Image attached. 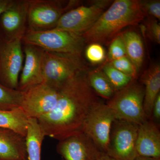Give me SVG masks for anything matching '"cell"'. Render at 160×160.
Returning a JSON list of instances; mask_svg holds the SVG:
<instances>
[{
	"label": "cell",
	"mask_w": 160,
	"mask_h": 160,
	"mask_svg": "<svg viewBox=\"0 0 160 160\" xmlns=\"http://www.w3.org/2000/svg\"><path fill=\"white\" fill-rule=\"evenodd\" d=\"M88 71L80 55L44 50L42 65L43 83L59 90L70 79Z\"/></svg>",
	"instance_id": "cell-3"
},
{
	"label": "cell",
	"mask_w": 160,
	"mask_h": 160,
	"mask_svg": "<svg viewBox=\"0 0 160 160\" xmlns=\"http://www.w3.org/2000/svg\"><path fill=\"white\" fill-rule=\"evenodd\" d=\"M148 29L151 38L158 44L160 43V26L156 20H151L148 23Z\"/></svg>",
	"instance_id": "cell-28"
},
{
	"label": "cell",
	"mask_w": 160,
	"mask_h": 160,
	"mask_svg": "<svg viewBox=\"0 0 160 160\" xmlns=\"http://www.w3.org/2000/svg\"><path fill=\"white\" fill-rule=\"evenodd\" d=\"M108 63L115 69L130 76L132 78L135 79L136 77L138 72L133 64L127 56L110 61Z\"/></svg>",
	"instance_id": "cell-24"
},
{
	"label": "cell",
	"mask_w": 160,
	"mask_h": 160,
	"mask_svg": "<svg viewBox=\"0 0 160 160\" xmlns=\"http://www.w3.org/2000/svg\"><path fill=\"white\" fill-rule=\"evenodd\" d=\"M87 72H81L65 83L58 90L54 109L38 120L45 136L59 141L82 132L87 116L99 101L89 86Z\"/></svg>",
	"instance_id": "cell-1"
},
{
	"label": "cell",
	"mask_w": 160,
	"mask_h": 160,
	"mask_svg": "<svg viewBox=\"0 0 160 160\" xmlns=\"http://www.w3.org/2000/svg\"><path fill=\"white\" fill-rule=\"evenodd\" d=\"M15 0H0V15L10 8Z\"/></svg>",
	"instance_id": "cell-30"
},
{
	"label": "cell",
	"mask_w": 160,
	"mask_h": 160,
	"mask_svg": "<svg viewBox=\"0 0 160 160\" xmlns=\"http://www.w3.org/2000/svg\"><path fill=\"white\" fill-rule=\"evenodd\" d=\"M120 34L125 45L126 56L133 64L138 72L144 60V46L142 39L139 35L133 31H126Z\"/></svg>",
	"instance_id": "cell-19"
},
{
	"label": "cell",
	"mask_w": 160,
	"mask_h": 160,
	"mask_svg": "<svg viewBox=\"0 0 160 160\" xmlns=\"http://www.w3.org/2000/svg\"><path fill=\"white\" fill-rule=\"evenodd\" d=\"M87 79L89 86L96 93L107 99H110L116 90L102 70L88 71Z\"/></svg>",
	"instance_id": "cell-21"
},
{
	"label": "cell",
	"mask_w": 160,
	"mask_h": 160,
	"mask_svg": "<svg viewBox=\"0 0 160 160\" xmlns=\"http://www.w3.org/2000/svg\"><path fill=\"white\" fill-rule=\"evenodd\" d=\"M24 92L10 89L0 83V110L20 108Z\"/></svg>",
	"instance_id": "cell-22"
},
{
	"label": "cell",
	"mask_w": 160,
	"mask_h": 160,
	"mask_svg": "<svg viewBox=\"0 0 160 160\" xmlns=\"http://www.w3.org/2000/svg\"><path fill=\"white\" fill-rule=\"evenodd\" d=\"M29 119L20 108L0 110V128L11 129L26 137Z\"/></svg>",
	"instance_id": "cell-20"
},
{
	"label": "cell",
	"mask_w": 160,
	"mask_h": 160,
	"mask_svg": "<svg viewBox=\"0 0 160 160\" xmlns=\"http://www.w3.org/2000/svg\"><path fill=\"white\" fill-rule=\"evenodd\" d=\"M144 86L135 79L116 92L106 105L113 112L116 119L140 125L148 120L143 108Z\"/></svg>",
	"instance_id": "cell-4"
},
{
	"label": "cell",
	"mask_w": 160,
	"mask_h": 160,
	"mask_svg": "<svg viewBox=\"0 0 160 160\" xmlns=\"http://www.w3.org/2000/svg\"><path fill=\"white\" fill-rule=\"evenodd\" d=\"M143 9L146 14L148 13L158 19H160V1H142Z\"/></svg>",
	"instance_id": "cell-27"
},
{
	"label": "cell",
	"mask_w": 160,
	"mask_h": 160,
	"mask_svg": "<svg viewBox=\"0 0 160 160\" xmlns=\"http://www.w3.org/2000/svg\"><path fill=\"white\" fill-rule=\"evenodd\" d=\"M117 91L127 86L134 79L111 66L109 63L104 65L102 70Z\"/></svg>",
	"instance_id": "cell-23"
},
{
	"label": "cell",
	"mask_w": 160,
	"mask_h": 160,
	"mask_svg": "<svg viewBox=\"0 0 160 160\" xmlns=\"http://www.w3.org/2000/svg\"><path fill=\"white\" fill-rule=\"evenodd\" d=\"M22 41L23 43L37 46L45 51L80 55L86 44L82 36L56 29L27 30Z\"/></svg>",
	"instance_id": "cell-5"
},
{
	"label": "cell",
	"mask_w": 160,
	"mask_h": 160,
	"mask_svg": "<svg viewBox=\"0 0 160 160\" xmlns=\"http://www.w3.org/2000/svg\"><path fill=\"white\" fill-rule=\"evenodd\" d=\"M146 14L142 1L116 0L82 36L86 43L110 44L123 29L138 25Z\"/></svg>",
	"instance_id": "cell-2"
},
{
	"label": "cell",
	"mask_w": 160,
	"mask_h": 160,
	"mask_svg": "<svg viewBox=\"0 0 160 160\" xmlns=\"http://www.w3.org/2000/svg\"><path fill=\"white\" fill-rule=\"evenodd\" d=\"M29 0H15L12 6L0 15V38L6 40L21 39L28 29Z\"/></svg>",
	"instance_id": "cell-12"
},
{
	"label": "cell",
	"mask_w": 160,
	"mask_h": 160,
	"mask_svg": "<svg viewBox=\"0 0 160 160\" xmlns=\"http://www.w3.org/2000/svg\"><path fill=\"white\" fill-rule=\"evenodd\" d=\"M136 150L138 156L160 159V131L151 120L139 125Z\"/></svg>",
	"instance_id": "cell-15"
},
{
	"label": "cell",
	"mask_w": 160,
	"mask_h": 160,
	"mask_svg": "<svg viewBox=\"0 0 160 160\" xmlns=\"http://www.w3.org/2000/svg\"><path fill=\"white\" fill-rule=\"evenodd\" d=\"M62 160H63V159H62Z\"/></svg>",
	"instance_id": "cell-33"
},
{
	"label": "cell",
	"mask_w": 160,
	"mask_h": 160,
	"mask_svg": "<svg viewBox=\"0 0 160 160\" xmlns=\"http://www.w3.org/2000/svg\"><path fill=\"white\" fill-rule=\"evenodd\" d=\"M59 91L42 83L24 92L20 108L29 118L38 119L56 106Z\"/></svg>",
	"instance_id": "cell-11"
},
{
	"label": "cell",
	"mask_w": 160,
	"mask_h": 160,
	"mask_svg": "<svg viewBox=\"0 0 160 160\" xmlns=\"http://www.w3.org/2000/svg\"><path fill=\"white\" fill-rule=\"evenodd\" d=\"M59 0H29L27 30L45 31L54 29L67 11L77 7L78 2Z\"/></svg>",
	"instance_id": "cell-6"
},
{
	"label": "cell",
	"mask_w": 160,
	"mask_h": 160,
	"mask_svg": "<svg viewBox=\"0 0 160 160\" xmlns=\"http://www.w3.org/2000/svg\"><path fill=\"white\" fill-rule=\"evenodd\" d=\"M97 160H116L106 153L101 152Z\"/></svg>",
	"instance_id": "cell-31"
},
{
	"label": "cell",
	"mask_w": 160,
	"mask_h": 160,
	"mask_svg": "<svg viewBox=\"0 0 160 160\" xmlns=\"http://www.w3.org/2000/svg\"><path fill=\"white\" fill-rule=\"evenodd\" d=\"M56 150L64 160H97L102 152L83 132L59 141Z\"/></svg>",
	"instance_id": "cell-14"
},
{
	"label": "cell",
	"mask_w": 160,
	"mask_h": 160,
	"mask_svg": "<svg viewBox=\"0 0 160 160\" xmlns=\"http://www.w3.org/2000/svg\"><path fill=\"white\" fill-rule=\"evenodd\" d=\"M87 59L93 64H98L105 60L106 52L102 45L98 43H91L86 50Z\"/></svg>",
	"instance_id": "cell-26"
},
{
	"label": "cell",
	"mask_w": 160,
	"mask_h": 160,
	"mask_svg": "<svg viewBox=\"0 0 160 160\" xmlns=\"http://www.w3.org/2000/svg\"><path fill=\"white\" fill-rule=\"evenodd\" d=\"M22 45L25 58L19 79L18 90L24 92L43 83L44 50L30 44L22 43Z\"/></svg>",
	"instance_id": "cell-13"
},
{
	"label": "cell",
	"mask_w": 160,
	"mask_h": 160,
	"mask_svg": "<svg viewBox=\"0 0 160 160\" xmlns=\"http://www.w3.org/2000/svg\"><path fill=\"white\" fill-rule=\"evenodd\" d=\"M135 160H160V159L154 158H150L138 156Z\"/></svg>",
	"instance_id": "cell-32"
},
{
	"label": "cell",
	"mask_w": 160,
	"mask_h": 160,
	"mask_svg": "<svg viewBox=\"0 0 160 160\" xmlns=\"http://www.w3.org/2000/svg\"><path fill=\"white\" fill-rule=\"evenodd\" d=\"M110 44L108 54L109 62L126 56L125 45L120 34L115 38Z\"/></svg>",
	"instance_id": "cell-25"
},
{
	"label": "cell",
	"mask_w": 160,
	"mask_h": 160,
	"mask_svg": "<svg viewBox=\"0 0 160 160\" xmlns=\"http://www.w3.org/2000/svg\"><path fill=\"white\" fill-rule=\"evenodd\" d=\"M111 2L98 0L89 6H77L70 9L63 15L54 29L82 36L96 22Z\"/></svg>",
	"instance_id": "cell-9"
},
{
	"label": "cell",
	"mask_w": 160,
	"mask_h": 160,
	"mask_svg": "<svg viewBox=\"0 0 160 160\" xmlns=\"http://www.w3.org/2000/svg\"><path fill=\"white\" fill-rule=\"evenodd\" d=\"M46 137L37 119L29 118L26 136L27 160H41V150Z\"/></svg>",
	"instance_id": "cell-18"
},
{
	"label": "cell",
	"mask_w": 160,
	"mask_h": 160,
	"mask_svg": "<svg viewBox=\"0 0 160 160\" xmlns=\"http://www.w3.org/2000/svg\"><path fill=\"white\" fill-rule=\"evenodd\" d=\"M139 125L115 119L112 123L106 153L116 160H135Z\"/></svg>",
	"instance_id": "cell-7"
},
{
	"label": "cell",
	"mask_w": 160,
	"mask_h": 160,
	"mask_svg": "<svg viewBox=\"0 0 160 160\" xmlns=\"http://www.w3.org/2000/svg\"><path fill=\"white\" fill-rule=\"evenodd\" d=\"M22 41L6 40L0 38V83L18 90L20 73L24 64Z\"/></svg>",
	"instance_id": "cell-8"
},
{
	"label": "cell",
	"mask_w": 160,
	"mask_h": 160,
	"mask_svg": "<svg viewBox=\"0 0 160 160\" xmlns=\"http://www.w3.org/2000/svg\"><path fill=\"white\" fill-rule=\"evenodd\" d=\"M115 119L108 106L99 101L92 108L84 123L82 132L103 153L107 151L112 126Z\"/></svg>",
	"instance_id": "cell-10"
},
{
	"label": "cell",
	"mask_w": 160,
	"mask_h": 160,
	"mask_svg": "<svg viewBox=\"0 0 160 160\" xmlns=\"http://www.w3.org/2000/svg\"><path fill=\"white\" fill-rule=\"evenodd\" d=\"M0 160H27L26 137L0 128Z\"/></svg>",
	"instance_id": "cell-16"
},
{
	"label": "cell",
	"mask_w": 160,
	"mask_h": 160,
	"mask_svg": "<svg viewBox=\"0 0 160 160\" xmlns=\"http://www.w3.org/2000/svg\"><path fill=\"white\" fill-rule=\"evenodd\" d=\"M140 82L144 88L143 108L148 120H151L153 103L160 93V66L154 64L144 72L140 78Z\"/></svg>",
	"instance_id": "cell-17"
},
{
	"label": "cell",
	"mask_w": 160,
	"mask_h": 160,
	"mask_svg": "<svg viewBox=\"0 0 160 160\" xmlns=\"http://www.w3.org/2000/svg\"><path fill=\"white\" fill-rule=\"evenodd\" d=\"M151 120L156 124L158 123H158L160 120V93L158 95L153 103Z\"/></svg>",
	"instance_id": "cell-29"
}]
</instances>
